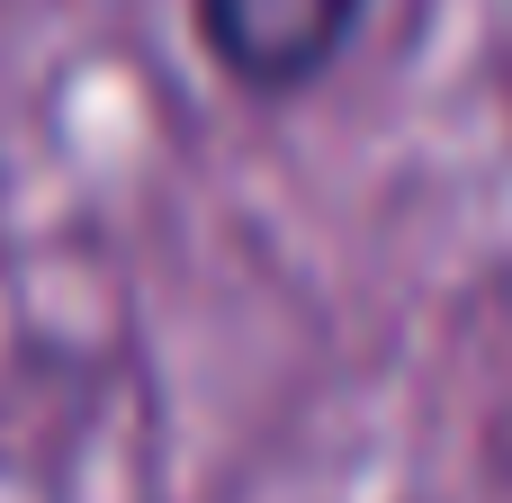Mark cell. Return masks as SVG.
I'll use <instances>...</instances> for the list:
<instances>
[{"label":"cell","instance_id":"cell-1","mask_svg":"<svg viewBox=\"0 0 512 503\" xmlns=\"http://www.w3.org/2000/svg\"><path fill=\"white\" fill-rule=\"evenodd\" d=\"M369 9L378 0H189V36L234 99L288 108L333 81V63L360 45Z\"/></svg>","mask_w":512,"mask_h":503}]
</instances>
